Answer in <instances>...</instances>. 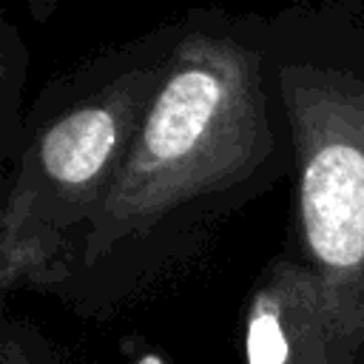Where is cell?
Listing matches in <instances>:
<instances>
[{"instance_id": "6da1fadb", "label": "cell", "mask_w": 364, "mask_h": 364, "mask_svg": "<svg viewBox=\"0 0 364 364\" xmlns=\"http://www.w3.org/2000/svg\"><path fill=\"white\" fill-rule=\"evenodd\" d=\"M293 168L290 125L284 111L273 117L256 60L233 46L185 48L162 74L108 199L48 296L85 318L142 301Z\"/></svg>"}, {"instance_id": "7a4b0ae2", "label": "cell", "mask_w": 364, "mask_h": 364, "mask_svg": "<svg viewBox=\"0 0 364 364\" xmlns=\"http://www.w3.org/2000/svg\"><path fill=\"white\" fill-rule=\"evenodd\" d=\"M159 80L148 71L114 77L23 134L6 165L0 205L3 296H48L108 199Z\"/></svg>"}, {"instance_id": "3957f363", "label": "cell", "mask_w": 364, "mask_h": 364, "mask_svg": "<svg viewBox=\"0 0 364 364\" xmlns=\"http://www.w3.org/2000/svg\"><path fill=\"white\" fill-rule=\"evenodd\" d=\"M296 168L287 245L364 318V77L282 74Z\"/></svg>"}, {"instance_id": "277c9868", "label": "cell", "mask_w": 364, "mask_h": 364, "mask_svg": "<svg viewBox=\"0 0 364 364\" xmlns=\"http://www.w3.org/2000/svg\"><path fill=\"white\" fill-rule=\"evenodd\" d=\"M245 364H364V318L310 264L276 253L242 310Z\"/></svg>"}, {"instance_id": "5b68a950", "label": "cell", "mask_w": 364, "mask_h": 364, "mask_svg": "<svg viewBox=\"0 0 364 364\" xmlns=\"http://www.w3.org/2000/svg\"><path fill=\"white\" fill-rule=\"evenodd\" d=\"M0 364H65V361L31 321L6 316L0 330Z\"/></svg>"}]
</instances>
